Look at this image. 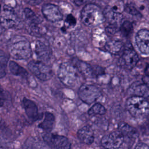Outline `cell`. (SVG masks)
Segmentation results:
<instances>
[{
  "instance_id": "6da1fadb",
  "label": "cell",
  "mask_w": 149,
  "mask_h": 149,
  "mask_svg": "<svg viewBox=\"0 0 149 149\" xmlns=\"http://www.w3.org/2000/svg\"><path fill=\"white\" fill-rule=\"evenodd\" d=\"M134 141L117 130L104 135L101 140V144L105 149H129Z\"/></svg>"
},
{
  "instance_id": "7a4b0ae2",
  "label": "cell",
  "mask_w": 149,
  "mask_h": 149,
  "mask_svg": "<svg viewBox=\"0 0 149 149\" xmlns=\"http://www.w3.org/2000/svg\"><path fill=\"white\" fill-rule=\"evenodd\" d=\"M10 55L17 60L27 59L32 54L29 41L23 37L13 38L9 45Z\"/></svg>"
},
{
  "instance_id": "3957f363",
  "label": "cell",
  "mask_w": 149,
  "mask_h": 149,
  "mask_svg": "<svg viewBox=\"0 0 149 149\" xmlns=\"http://www.w3.org/2000/svg\"><path fill=\"white\" fill-rule=\"evenodd\" d=\"M126 107L135 118H143L149 115V101L143 97L131 96L126 101Z\"/></svg>"
},
{
  "instance_id": "277c9868",
  "label": "cell",
  "mask_w": 149,
  "mask_h": 149,
  "mask_svg": "<svg viewBox=\"0 0 149 149\" xmlns=\"http://www.w3.org/2000/svg\"><path fill=\"white\" fill-rule=\"evenodd\" d=\"M82 22L87 26H95L101 24L105 18L100 8L95 4L85 5L81 12Z\"/></svg>"
},
{
  "instance_id": "5b68a950",
  "label": "cell",
  "mask_w": 149,
  "mask_h": 149,
  "mask_svg": "<svg viewBox=\"0 0 149 149\" xmlns=\"http://www.w3.org/2000/svg\"><path fill=\"white\" fill-rule=\"evenodd\" d=\"M58 77L61 81L68 87H74L79 79V71L72 63L63 62L58 70Z\"/></svg>"
},
{
  "instance_id": "8992f818",
  "label": "cell",
  "mask_w": 149,
  "mask_h": 149,
  "mask_svg": "<svg viewBox=\"0 0 149 149\" xmlns=\"http://www.w3.org/2000/svg\"><path fill=\"white\" fill-rule=\"evenodd\" d=\"M27 67L36 77L42 81L48 80L52 77V70L42 61H31L28 63Z\"/></svg>"
},
{
  "instance_id": "52a82bcc",
  "label": "cell",
  "mask_w": 149,
  "mask_h": 149,
  "mask_svg": "<svg viewBox=\"0 0 149 149\" xmlns=\"http://www.w3.org/2000/svg\"><path fill=\"white\" fill-rule=\"evenodd\" d=\"M80 99L87 104H91L94 102L101 95L100 89L92 84H83L78 91Z\"/></svg>"
},
{
  "instance_id": "ba28073f",
  "label": "cell",
  "mask_w": 149,
  "mask_h": 149,
  "mask_svg": "<svg viewBox=\"0 0 149 149\" xmlns=\"http://www.w3.org/2000/svg\"><path fill=\"white\" fill-rule=\"evenodd\" d=\"M44 141L54 149H70L71 143L65 136L47 133L43 136Z\"/></svg>"
},
{
  "instance_id": "9c48e42d",
  "label": "cell",
  "mask_w": 149,
  "mask_h": 149,
  "mask_svg": "<svg viewBox=\"0 0 149 149\" xmlns=\"http://www.w3.org/2000/svg\"><path fill=\"white\" fill-rule=\"evenodd\" d=\"M139 57L137 52L131 48L125 49L120 58V65L123 68L131 70L133 69L139 62Z\"/></svg>"
},
{
  "instance_id": "30bf717a",
  "label": "cell",
  "mask_w": 149,
  "mask_h": 149,
  "mask_svg": "<svg viewBox=\"0 0 149 149\" xmlns=\"http://www.w3.org/2000/svg\"><path fill=\"white\" fill-rule=\"evenodd\" d=\"M17 21L16 15L10 7H5L0 13V25L2 28L10 29L13 27Z\"/></svg>"
},
{
  "instance_id": "8fae6325",
  "label": "cell",
  "mask_w": 149,
  "mask_h": 149,
  "mask_svg": "<svg viewBox=\"0 0 149 149\" xmlns=\"http://www.w3.org/2000/svg\"><path fill=\"white\" fill-rule=\"evenodd\" d=\"M135 41L140 52L149 55V30L146 29L140 30L136 35Z\"/></svg>"
},
{
  "instance_id": "7c38bea8",
  "label": "cell",
  "mask_w": 149,
  "mask_h": 149,
  "mask_svg": "<svg viewBox=\"0 0 149 149\" xmlns=\"http://www.w3.org/2000/svg\"><path fill=\"white\" fill-rule=\"evenodd\" d=\"M41 11L45 18L51 22H59L63 18L62 14L58 7L54 4H45L42 6Z\"/></svg>"
},
{
  "instance_id": "4fadbf2b",
  "label": "cell",
  "mask_w": 149,
  "mask_h": 149,
  "mask_svg": "<svg viewBox=\"0 0 149 149\" xmlns=\"http://www.w3.org/2000/svg\"><path fill=\"white\" fill-rule=\"evenodd\" d=\"M78 70L79 72L84 76L86 77H94L98 74H102L104 73L102 70H97L94 69L90 65L79 60H76L73 64Z\"/></svg>"
},
{
  "instance_id": "5bb4252c",
  "label": "cell",
  "mask_w": 149,
  "mask_h": 149,
  "mask_svg": "<svg viewBox=\"0 0 149 149\" xmlns=\"http://www.w3.org/2000/svg\"><path fill=\"white\" fill-rule=\"evenodd\" d=\"M22 103L26 115L30 119L36 121L41 118V116L38 113L37 106L34 101L24 97L22 100Z\"/></svg>"
},
{
  "instance_id": "9a60e30c",
  "label": "cell",
  "mask_w": 149,
  "mask_h": 149,
  "mask_svg": "<svg viewBox=\"0 0 149 149\" xmlns=\"http://www.w3.org/2000/svg\"><path fill=\"white\" fill-rule=\"evenodd\" d=\"M77 136L80 141L85 144L90 145L94 141V131L89 125L84 126L79 129Z\"/></svg>"
},
{
  "instance_id": "2e32d148",
  "label": "cell",
  "mask_w": 149,
  "mask_h": 149,
  "mask_svg": "<svg viewBox=\"0 0 149 149\" xmlns=\"http://www.w3.org/2000/svg\"><path fill=\"white\" fill-rule=\"evenodd\" d=\"M129 93L132 95L146 97L149 96V88L142 81L133 83L128 89Z\"/></svg>"
},
{
  "instance_id": "e0dca14e",
  "label": "cell",
  "mask_w": 149,
  "mask_h": 149,
  "mask_svg": "<svg viewBox=\"0 0 149 149\" xmlns=\"http://www.w3.org/2000/svg\"><path fill=\"white\" fill-rule=\"evenodd\" d=\"M23 149H51L50 147L44 141L34 137L27 139L22 146Z\"/></svg>"
},
{
  "instance_id": "ac0fdd59",
  "label": "cell",
  "mask_w": 149,
  "mask_h": 149,
  "mask_svg": "<svg viewBox=\"0 0 149 149\" xmlns=\"http://www.w3.org/2000/svg\"><path fill=\"white\" fill-rule=\"evenodd\" d=\"M55 123V117L51 112H46L44 113L43 120L39 123L38 127L42 129L47 133H50L53 129Z\"/></svg>"
},
{
  "instance_id": "d6986e66",
  "label": "cell",
  "mask_w": 149,
  "mask_h": 149,
  "mask_svg": "<svg viewBox=\"0 0 149 149\" xmlns=\"http://www.w3.org/2000/svg\"><path fill=\"white\" fill-rule=\"evenodd\" d=\"M105 19L107 20L109 24L118 25L122 20V15L120 13H117L113 11L109 6H107L103 12Z\"/></svg>"
},
{
  "instance_id": "ffe728a7",
  "label": "cell",
  "mask_w": 149,
  "mask_h": 149,
  "mask_svg": "<svg viewBox=\"0 0 149 149\" xmlns=\"http://www.w3.org/2000/svg\"><path fill=\"white\" fill-rule=\"evenodd\" d=\"M35 52L37 56L42 61L48 60L51 54L49 48L41 41H37L35 47Z\"/></svg>"
},
{
  "instance_id": "44dd1931",
  "label": "cell",
  "mask_w": 149,
  "mask_h": 149,
  "mask_svg": "<svg viewBox=\"0 0 149 149\" xmlns=\"http://www.w3.org/2000/svg\"><path fill=\"white\" fill-rule=\"evenodd\" d=\"M125 136L135 140L139 137L137 130L132 126L125 122H120L118 124V129Z\"/></svg>"
},
{
  "instance_id": "7402d4cb",
  "label": "cell",
  "mask_w": 149,
  "mask_h": 149,
  "mask_svg": "<svg viewBox=\"0 0 149 149\" xmlns=\"http://www.w3.org/2000/svg\"><path fill=\"white\" fill-rule=\"evenodd\" d=\"M9 69L10 72L15 76H21L22 77H27L29 76L28 72L14 61H11L9 62Z\"/></svg>"
},
{
  "instance_id": "603a6c76",
  "label": "cell",
  "mask_w": 149,
  "mask_h": 149,
  "mask_svg": "<svg viewBox=\"0 0 149 149\" xmlns=\"http://www.w3.org/2000/svg\"><path fill=\"white\" fill-rule=\"evenodd\" d=\"M123 47V43L119 40H112L105 45V49L112 54L119 53Z\"/></svg>"
},
{
  "instance_id": "cb8c5ba5",
  "label": "cell",
  "mask_w": 149,
  "mask_h": 149,
  "mask_svg": "<svg viewBox=\"0 0 149 149\" xmlns=\"http://www.w3.org/2000/svg\"><path fill=\"white\" fill-rule=\"evenodd\" d=\"M8 60V56L0 49V78H3L6 75V68Z\"/></svg>"
},
{
  "instance_id": "d4e9b609",
  "label": "cell",
  "mask_w": 149,
  "mask_h": 149,
  "mask_svg": "<svg viewBox=\"0 0 149 149\" xmlns=\"http://www.w3.org/2000/svg\"><path fill=\"white\" fill-rule=\"evenodd\" d=\"M107 112V109L101 104L95 103L91 107L88 111V114L90 116H94L95 115H104Z\"/></svg>"
},
{
  "instance_id": "484cf974",
  "label": "cell",
  "mask_w": 149,
  "mask_h": 149,
  "mask_svg": "<svg viewBox=\"0 0 149 149\" xmlns=\"http://www.w3.org/2000/svg\"><path fill=\"white\" fill-rule=\"evenodd\" d=\"M26 19L32 24H37L41 23V20L30 8H26L24 10Z\"/></svg>"
},
{
  "instance_id": "4316f807",
  "label": "cell",
  "mask_w": 149,
  "mask_h": 149,
  "mask_svg": "<svg viewBox=\"0 0 149 149\" xmlns=\"http://www.w3.org/2000/svg\"><path fill=\"white\" fill-rule=\"evenodd\" d=\"M133 26L132 23L129 20H125L119 28L122 34L125 37H128L133 31Z\"/></svg>"
},
{
  "instance_id": "83f0119b",
  "label": "cell",
  "mask_w": 149,
  "mask_h": 149,
  "mask_svg": "<svg viewBox=\"0 0 149 149\" xmlns=\"http://www.w3.org/2000/svg\"><path fill=\"white\" fill-rule=\"evenodd\" d=\"M133 5L140 13L141 12H147V10L149 9L148 0H134Z\"/></svg>"
},
{
  "instance_id": "f1b7e54d",
  "label": "cell",
  "mask_w": 149,
  "mask_h": 149,
  "mask_svg": "<svg viewBox=\"0 0 149 149\" xmlns=\"http://www.w3.org/2000/svg\"><path fill=\"white\" fill-rule=\"evenodd\" d=\"M109 7L114 12L117 13H120L124 10V6L123 3L120 1H113L109 5H108Z\"/></svg>"
},
{
  "instance_id": "f546056e",
  "label": "cell",
  "mask_w": 149,
  "mask_h": 149,
  "mask_svg": "<svg viewBox=\"0 0 149 149\" xmlns=\"http://www.w3.org/2000/svg\"><path fill=\"white\" fill-rule=\"evenodd\" d=\"M124 10L132 15L134 16H137L140 14H141L135 8V6L133 4H127L125 8H124Z\"/></svg>"
},
{
  "instance_id": "4dcf8cb0",
  "label": "cell",
  "mask_w": 149,
  "mask_h": 149,
  "mask_svg": "<svg viewBox=\"0 0 149 149\" xmlns=\"http://www.w3.org/2000/svg\"><path fill=\"white\" fill-rule=\"evenodd\" d=\"M105 30L107 33L110 34H114L118 31V26L115 24H109V25L106 27Z\"/></svg>"
},
{
  "instance_id": "1f68e13d",
  "label": "cell",
  "mask_w": 149,
  "mask_h": 149,
  "mask_svg": "<svg viewBox=\"0 0 149 149\" xmlns=\"http://www.w3.org/2000/svg\"><path fill=\"white\" fill-rule=\"evenodd\" d=\"M65 23L70 26H74L76 24V19L72 15L69 14L66 16Z\"/></svg>"
},
{
  "instance_id": "d6a6232c",
  "label": "cell",
  "mask_w": 149,
  "mask_h": 149,
  "mask_svg": "<svg viewBox=\"0 0 149 149\" xmlns=\"http://www.w3.org/2000/svg\"><path fill=\"white\" fill-rule=\"evenodd\" d=\"M5 102V93L4 91L0 85V107H2Z\"/></svg>"
},
{
  "instance_id": "836d02e7",
  "label": "cell",
  "mask_w": 149,
  "mask_h": 149,
  "mask_svg": "<svg viewBox=\"0 0 149 149\" xmlns=\"http://www.w3.org/2000/svg\"><path fill=\"white\" fill-rule=\"evenodd\" d=\"M134 149H149V147L144 143H139L137 144Z\"/></svg>"
},
{
  "instance_id": "e575fe53",
  "label": "cell",
  "mask_w": 149,
  "mask_h": 149,
  "mask_svg": "<svg viewBox=\"0 0 149 149\" xmlns=\"http://www.w3.org/2000/svg\"><path fill=\"white\" fill-rule=\"evenodd\" d=\"M0 149H8V146L5 140L0 136Z\"/></svg>"
},
{
  "instance_id": "d590c367",
  "label": "cell",
  "mask_w": 149,
  "mask_h": 149,
  "mask_svg": "<svg viewBox=\"0 0 149 149\" xmlns=\"http://www.w3.org/2000/svg\"><path fill=\"white\" fill-rule=\"evenodd\" d=\"M142 81L146 85V86L149 88V76L144 75L142 77Z\"/></svg>"
},
{
  "instance_id": "8d00e7d4",
  "label": "cell",
  "mask_w": 149,
  "mask_h": 149,
  "mask_svg": "<svg viewBox=\"0 0 149 149\" xmlns=\"http://www.w3.org/2000/svg\"><path fill=\"white\" fill-rule=\"evenodd\" d=\"M76 5H78V6H80L82 4H83L86 1V0H72Z\"/></svg>"
},
{
  "instance_id": "74e56055",
  "label": "cell",
  "mask_w": 149,
  "mask_h": 149,
  "mask_svg": "<svg viewBox=\"0 0 149 149\" xmlns=\"http://www.w3.org/2000/svg\"><path fill=\"white\" fill-rule=\"evenodd\" d=\"M144 73H145V75L149 76V65H147L146 66L144 70Z\"/></svg>"
},
{
  "instance_id": "f35d334b",
  "label": "cell",
  "mask_w": 149,
  "mask_h": 149,
  "mask_svg": "<svg viewBox=\"0 0 149 149\" xmlns=\"http://www.w3.org/2000/svg\"><path fill=\"white\" fill-rule=\"evenodd\" d=\"M1 28H2V26H0V35H1V33H2V30H1Z\"/></svg>"
},
{
  "instance_id": "ab89813d",
  "label": "cell",
  "mask_w": 149,
  "mask_h": 149,
  "mask_svg": "<svg viewBox=\"0 0 149 149\" xmlns=\"http://www.w3.org/2000/svg\"><path fill=\"white\" fill-rule=\"evenodd\" d=\"M0 11H1V5H0Z\"/></svg>"
}]
</instances>
